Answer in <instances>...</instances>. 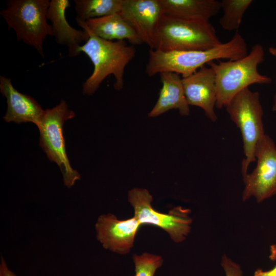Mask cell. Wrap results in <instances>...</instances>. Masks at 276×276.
<instances>
[{"label":"cell","mask_w":276,"mask_h":276,"mask_svg":"<svg viewBox=\"0 0 276 276\" xmlns=\"http://www.w3.org/2000/svg\"><path fill=\"white\" fill-rule=\"evenodd\" d=\"M247 54L246 41L236 31L228 41L205 50L162 51L150 49L145 73L152 77L164 72H172L184 78L211 61L236 60Z\"/></svg>","instance_id":"obj_1"},{"label":"cell","mask_w":276,"mask_h":276,"mask_svg":"<svg viewBox=\"0 0 276 276\" xmlns=\"http://www.w3.org/2000/svg\"><path fill=\"white\" fill-rule=\"evenodd\" d=\"M89 38L80 48L94 65L91 75L82 85L83 95L91 96L99 88L104 79L112 75L115 78L113 86L121 90L124 85L125 67L133 59L136 50L133 45H128L125 40L110 41L101 38L87 29Z\"/></svg>","instance_id":"obj_2"},{"label":"cell","mask_w":276,"mask_h":276,"mask_svg":"<svg viewBox=\"0 0 276 276\" xmlns=\"http://www.w3.org/2000/svg\"><path fill=\"white\" fill-rule=\"evenodd\" d=\"M221 43L214 27L200 19L163 13L152 49L162 51L205 50Z\"/></svg>","instance_id":"obj_3"},{"label":"cell","mask_w":276,"mask_h":276,"mask_svg":"<svg viewBox=\"0 0 276 276\" xmlns=\"http://www.w3.org/2000/svg\"><path fill=\"white\" fill-rule=\"evenodd\" d=\"M264 59V51L260 44L252 47L249 54L236 60L214 61L207 65L212 67L215 74L217 92L216 107L221 109L238 93L254 84H268L271 78L261 75L258 65Z\"/></svg>","instance_id":"obj_4"},{"label":"cell","mask_w":276,"mask_h":276,"mask_svg":"<svg viewBox=\"0 0 276 276\" xmlns=\"http://www.w3.org/2000/svg\"><path fill=\"white\" fill-rule=\"evenodd\" d=\"M50 3V0H7V7L0 12L9 29L14 30L17 41L33 47L42 58L43 41L53 36L47 21Z\"/></svg>","instance_id":"obj_5"},{"label":"cell","mask_w":276,"mask_h":276,"mask_svg":"<svg viewBox=\"0 0 276 276\" xmlns=\"http://www.w3.org/2000/svg\"><path fill=\"white\" fill-rule=\"evenodd\" d=\"M225 107L242 135L244 158L241 164V173L243 177L248 173L251 163L256 162L257 145L266 134L260 94L246 88L236 94Z\"/></svg>","instance_id":"obj_6"},{"label":"cell","mask_w":276,"mask_h":276,"mask_svg":"<svg viewBox=\"0 0 276 276\" xmlns=\"http://www.w3.org/2000/svg\"><path fill=\"white\" fill-rule=\"evenodd\" d=\"M75 116V112L68 108L65 101L62 100L54 107L44 110L37 126L40 132L39 145L50 160L60 168L64 184L68 188H71L81 178L80 174L70 165L63 135L64 122Z\"/></svg>","instance_id":"obj_7"},{"label":"cell","mask_w":276,"mask_h":276,"mask_svg":"<svg viewBox=\"0 0 276 276\" xmlns=\"http://www.w3.org/2000/svg\"><path fill=\"white\" fill-rule=\"evenodd\" d=\"M128 201L134 211V216L141 225H152L162 228L170 238L179 243L185 240L191 230V211L178 206L168 214L156 211L151 205V195L145 189L133 188L128 192Z\"/></svg>","instance_id":"obj_8"},{"label":"cell","mask_w":276,"mask_h":276,"mask_svg":"<svg viewBox=\"0 0 276 276\" xmlns=\"http://www.w3.org/2000/svg\"><path fill=\"white\" fill-rule=\"evenodd\" d=\"M256 166L243 177L244 189L242 200L254 197L261 202L276 195V145L266 134L257 145Z\"/></svg>","instance_id":"obj_9"},{"label":"cell","mask_w":276,"mask_h":276,"mask_svg":"<svg viewBox=\"0 0 276 276\" xmlns=\"http://www.w3.org/2000/svg\"><path fill=\"white\" fill-rule=\"evenodd\" d=\"M141 225L134 216L119 220L112 214H103L99 217L95 225L96 237L104 248L125 255L133 247Z\"/></svg>","instance_id":"obj_10"},{"label":"cell","mask_w":276,"mask_h":276,"mask_svg":"<svg viewBox=\"0 0 276 276\" xmlns=\"http://www.w3.org/2000/svg\"><path fill=\"white\" fill-rule=\"evenodd\" d=\"M119 13L143 43L152 49L155 30L163 14L159 0H122Z\"/></svg>","instance_id":"obj_11"},{"label":"cell","mask_w":276,"mask_h":276,"mask_svg":"<svg viewBox=\"0 0 276 276\" xmlns=\"http://www.w3.org/2000/svg\"><path fill=\"white\" fill-rule=\"evenodd\" d=\"M184 93L188 104L201 108L211 121L217 119L215 74L212 67L203 65L193 74L182 78Z\"/></svg>","instance_id":"obj_12"},{"label":"cell","mask_w":276,"mask_h":276,"mask_svg":"<svg viewBox=\"0 0 276 276\" xmlns=\"http://www.w3.org/2000/svg\"><path fill=\"white\" fill-rule=\"evenodd\" d=\"M0 91L7 100V108L4 116L6 122H31L38 125L44 110L33 97L18 91L11 79L4 76H0Z\"/></svg>","instance_id":"obj_13"},{"label":"cell","mask_w":276,"mask_h":276,"mask_svg":"<svg viewBox=\"0 0 276 276\" xmlns=\"http://www.w3.org/2000/svg\"><path fill=\"white\" fill-rule=\"evenodd\" d=\"M70 6L68 0H51L47 13V19L52 24L53 36L56 42L67 47L68 55L76 57L80 54L81 44L89 38L84 30H77L66 20L65 11Z\"/></svg>","instance_id":"obj_14"},{"label":"cell","mask_w":276,"mask_h":276,"mask_svg":"<svg viewBox=\"0 0 276 276\" xmlns=\"http://www.w3.org/2000/svg\"><path fill=\"white\" fill-rule=\"evenodd\" d=\"M159 75L162 86L157 102L148 116L155 117L173 109H177L181 116H188L189 105L185 95L182 77L172 72Z\"/></svg>","instance_id":"obj_15"},{"label":"cell","mask_w":276,"mask_h":276,"mask_svg":"<svg viewBox=\"0 0 276 276\" xmlns=\"http://www.w3.org/2000/svg\"><path fill=\"white\" fill-rule=\"evenodd\" d=\"M77 23L83 29H87L105 40L117 41L126 39L133 45L144 43L119 13Z\"/></svg>","instance_id":"obj_16"},{"label":"cell","mask_w":276,"mask_h":276,"mask_svg":"<svg viewBox=\"0 0 276 276\" xmlns=\"http://www.w3.org/2000/svg\"><path fill=\"white\" fill-rule=\"evenodd\" d=\"M163 13L210 21L221 10L217 0H159Z\"/></svg>","instance_id":"obj_17"},{"label":"cell","mask_w":276,"mask_h":276,"mask_svg":"<svg viewBox=\"0 0 276 276\" xmlns=\"http://www.w3.org/2000/svg\"><path fill=\"white\" fill-rule=\"evenodd\" d=\"M122 0H74L76 22L119 13Z\"/></svg>","instance_id":"obj_18"},{"label":"cell","mask_w":276,"mask_h":276,"mask_svg":"<svg viewBox=\"0 0 276 276\" xmlns=\"http://www.w3.org/2000/svg\"><path fill=\"white\" fill-rule=\"evenodd\" d=\"M252 0H222L223 15L219 19L221 28L226 31H238L242 17Z\"/></svg>","instance_id":"obj_19"},{"label":"cell","mask_w":276,"mask_h":276,"mask_svg":"<svg viewBox=\"0 0 276 276\" xmlns=\"http://www.w3.org/2000/svg\"><path fill=\"white\" fill-rule=\"evenodd\" d=\"M132 258L135 266L134 276H154L163 263L161 256L147 252L141 255L135 254Z\"/></svg>","instance_id":"obj_20"},{"label":"cell","mask_w":276,"mask_h":276,"mask_svg":"<svg viewBox=\"0 0 276 276\" xmlns=\"http://www.w3.org/2000/svg\"><path fill=\"white\" fill-rule=\"evenodd\" d=\"M221 265L226 276H242L240 266L224 255L221 259Z\"/></svg>","instance_id":"obj_21"},{"label":"cell","mask_w":276,"mask_h":276,"mask_svg":"<svg viewBox=\"0 0 276 276\" xmlns=\"http://www.w3.org/2000/svg\"><path fill=\"white\" fill-rule=\"evenodd\" d=\"M0 276H16L15 273L9 269L3 257H1L0 264Z\"/></svg>","instance_id":"obj_22"},{"label":"cell","mask_w":276,"mask_h":276,"mask_svg":"<svg viewBox=\"0 0 276 276\" xmlns=\"http://www.w3.org/2000/svg\"><path fill=\"white\" fill-rule=\"evenodd\" d=\"M254 276H276V265L268 270L258 269L255 271Z\"/></svg>","instance_id":"obj_23"},{"label":"cell","mask_w":276,"mask_h":276,"mask_svg":"<svg viewBox=\"0 0 276 276\" xmlns=\"http://www.w3.org/2000/svg\"><path fill=\"white\" fill-rule=\"evenodd\" d=\"M269 258L271 260L276 261V244H272L270 246Z\"/></svg>","instance_id":"obj_24"},{"label":"cell","mask_w":276,"mask_h":276,"mask_svg":"<svg viewBox=\"0 0 276 276\" xmlns=\"http://www.w3.org/2000/svg\"><path fill=\"white\" fill-rule=\"evenodd\" d=\"M269 53L272 55L276 57V48L274 47H270L269 48ZM272 109L273 111H276V94L274 97V103L272 107Z\"/></svg>","instance_id":"obj_25"}]
</instances>
